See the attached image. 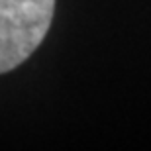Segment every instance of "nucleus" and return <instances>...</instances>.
I'll return each mask as SVG.
<instances>
[{
  "label": "nucleus",
  "mask_w": 151,
  "mask_h": 151,
  "mask_svg": "<svg viewBox=\"0 0 151 151\" xmlns=\"http://www.w3.org/2000/svg\"><path fill=\"white\" fill-rule=\"evenodd\" d=\"M55 0H0V75L22 65L49 32Z\"/></svg>",
  "instance_id": "1"
}]
</instances>
